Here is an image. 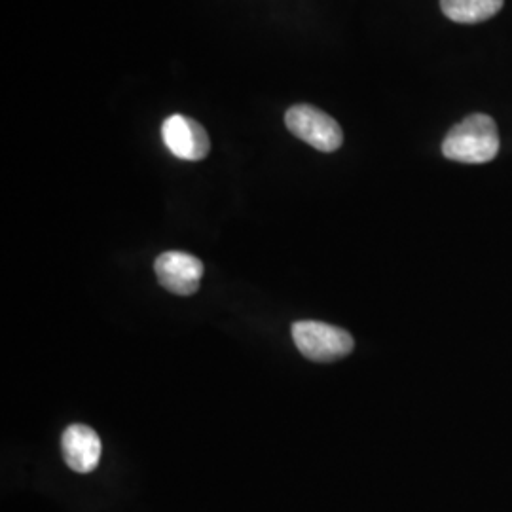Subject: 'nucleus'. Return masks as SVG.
Segmentation results:
<instances>
[{"label":"nucleus","instance_id":"nucleus-7","mask_svg":"<svg viewBox=\"0 0 512 512\" xmlns=\"http://www.w3.org/2000/svg\"><path fill=\"white\" fill-rule=\"evenodd\" d=\"M505 0H440L444 16L456 23H480L494 18Z\"/></svg>","mask_w":512,"mask_h":512},{"label":"nucleus","instance_id":"nucleus-3","mask_svg":"<svg viewBox=\"0 0 512 512\" xmlns=\"http://www.w3.org/2000/svg\"><path fill=\"white\" fill-rule=\"evenodd\" d=\"M289 131L319 152H334L342 147L344 133L338 122L311 105H294L285 114Z\"/></svg>","mask_w":512,"mask_h":512},{"label":"nucleus","instance_id":"nucleus-6","mask_svg":"<svg viewBox=\"0 0 512 512\" xmlns=\"http://www.w3.org/2000/svg\"><path fill=\"white\" fill-rule=\"evenodd\" d=\"M61 450L65 463L74 473L88 475L97 469L101 459V439L92 427L76 423L65 429L61 439Z\"/></svg>","mask_w":512,"mask_h":512},{"label":"nucleus","instance_id":"nucleus-1","mask_svg":"<svg viewBox=\"0 0 512 512\" xmlns=\"http://www.w3.org/2000/svg\"><path fill=\"white\" fill-rule=\"evenodd\" d=\"M499 152V133L494 120L486 114H471L450 129L442 154L461 164H486Z\"/></svg>","mask_w":512,"mask_h":512},{"label":"nucleus","instance_id":"nucleus-4","mask_svg":"<svg viewBox=\"0 0 512 512\" xmlns=\"http://www.w3.org/2000/svg\"><path fill=\"white\" fill-rule=\"evenodd\" d=\"M154 270L160 285L169 293L190 296L200 289L203 264L196 256L181 251H167L156 258Z\"/></svg>","mask_w":512,"mask_h":512},{"label":"nucleus","instance_id":"nucleus-5","mask_svg":"<svg viewBox=\"0 0 512 512\" xmlns=\"http://www.w3.org/2000/svg\"><path fill=\"white\" fill-rule=\"evenodd\" d=\"M162 139L173 156L186 162L203 160L211 150L207 131L196 120L183 114H173L165 120Z\"/></svg>","mask_w":512,"mask_h":512},{"label":"nucleus","instance_id":"nucleus-2","mask_svg":"<svg viewBox=\"0 0 512 512\" xmlns=\"http://www.w3.org/2000/svg\"><path fill=\"white\" fill-rule=\"evenodd\" d=\"M293 340L298 351L315 363H332L344 359L355 346L348 330L319 321L294 323Z\"/></svg>","mask_w":512,"mask_h":512}]
</instances>
